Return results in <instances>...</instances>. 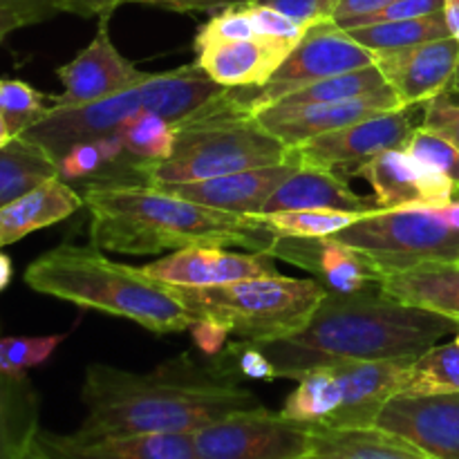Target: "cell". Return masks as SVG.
<instances>
[{"label":"cell","instance_id":"cb8c5ba5","mask_svg":"<svg viewBox=\"0 0 459 459\" xmlns=\"http://www.w3.org/2000/svg\"><path fill=\"white\" fill-rule=\"evenodd\" d=\"M381 291L399 303L459 323L457 260H426L397 272H385L381 276Z\"/></svg>","mask_w":459,"mask_h":459},{"label":"cell","instance_id":"f546056e","mask_svg":"<svg viewBox=\"0 0 459 459\" xmlns=\"http://www.w3.org/2000/svg\"><path fill=\"white\" fill-rule=\"evenodd\" d=\"M350 36L357 39L359 43L366 45L375 54L397 52V49L417 48L429 40L444 39L448 34L446 18L444 12L430 13L421 18H406V21H385L372 22V25L350 27Z\"/></svg>","mask_w":459,"mask_h":459},{"label":"cell","instance_id":"d4e9b609","mask_svg":"<svg viewBox=\"0 0 459 459\" xmlns=\"http://www.w3.org/2000/svg\"><path fill=\"white\" fill-rule=\"evenodd\" d=\"M83 206V195L58 175L45 179L31 191L0 206V247L13 245L30 233L63 222Z\"/></svg>","mask_w":459,"mask_h":459},{"label":"cell","instance_id":"7c38bea8","mask_svg":"<svg viewBox=\"0 0 459 459\" xmlns=\"http://www.w3.org/2000/svg\"><path fill=\"white\" fill-rule=\"evenodd\" d=\"M267 254L312 273V278L325 290V294L354 296L381 290L384 272L377 267L375 260L332 236H273Z\"/></svg>","mask_w":459,"mask_h":459},{"label":"cell","instance_id":"7a4b0ae2","mask_svg":"<svg viewBox=\"0 0 459 459\" xmlns=\"http://www.w3.org/2000/svg\"><path fill=\"white\" fill-rule=\"evenodd\" d=\"M459 323L390 299L381 290L354 296L325 294L314 316L290 339L258 343L276 366L278 379L336 361L417 359Z\"/></svg>","mask_w":459,"mask_h":459},{"label":"cell","instance_id":"11a10c76","mask_svg":"<svg viewBox=\"0 0 459 459\" xmlns=\"http://www.w3.org/2000/svg\"><path fill=\"white\" fill-rule=\"evenodd\" d=\"M22 459H45V457H43V455H39V453H36V451H34V448H31V446H30V451H27V453H25V457H22Z\"/></svg>","mask_w":459,"mask_h":459},{"label":"cell","instance_id":"f5cc1de1","mask_svg":"<svg viewBox=\"0 0 459 459\" xmlns=\"http://www.w3.org/2000/svg\"><path fill=\"white\" fill-rule=\"evenodd\" d=\"M13 139V133L12 128H9V124L4 121V117L0 115V146H4V143H9Z\"/></svg>","mask_w":459,"mask_h":459},{"label":"cell","instance_id":"277c9868","mask_svg":"<svg viewBox=\"0 0 459 459\" xmlns=\"http://www.w3.org/2000/svg\"><path fill=\"white\" fill-rule=\"evenodd\" d=\"M25 282L39 294L126 318L155 334L186 332L195 321L173 285L106 258L94 245L63 242L45 251L27 267Z\"/></svg>","mask_w":459,"mask_h":459},{"label":"cell","instance_id":"9f6ffc18","mask_svg":"<svg viewBox=\"0 0 459 459\" xmlns=\"http://www.w3.org/2000/svg\"><path fill=\"white\" fill-rule=\"evenodd\" d=\"M444 94H446L448 99H453V101L459 103V94H457V92H444Z\"/></svg>","mask_w":459,"mask_h":459},{"label":"cell","instance_id":"5bb4252c","mask_svg":"<svg viewBox=\"0 0 459 459\" xmlns=\"http://www.w3.org/2000/svg\"><path fill=\"white\" fill-rule=\"evenodd\" d=\"M406 108L393 85L384 88L381 92L368 94V97L350 99V101L334 103H307V106H273L263 108L255 112V119L281 139L287 148L300 146L314 137L339 130L343 126L357 124V121L370 119L381 112Z\"/></svg>","mask_w":459,"mask_h":459},{"label":"cell","instance_id":"f907efd6","mask_svg":"<svg viewBox=\"0 0 459 459\" xmlns=\"http://www.w3.org/2000/svg\"><path fill=\"white\" fill-rule=\"evenodd\" d=\"M444 18H446L448 34L459 43V0H444Z\"/></svg>","mask_w":459,"mask_h":459},{"label":"cell","instance_id":"603a6c76","mask_svg":"<svg viewBox=\"0 0 459 459\" xmlns=\"http://www.w3.org/2000/svg\"><path fill=\"white\" fill-rule=\"evenodd\" d=\"M291 49V45L267 39L215 43L197 52V63L222 88H260Z\"/></svg>","mask_w":459,"mask_h":459},{"label":"cell","instance_id":"52a82bcc","mask_svg":"<svg viewBox=\"0 0 459 459\" xmlns=\"http://www.w3.org/2000/svg\"><path fill=\"white\" fill-rule=\"evenodd\" d=\"M175 287V285H173ZM195 318L222 323L251 343L299 334L321 305L325 290L314 278L258 276L222 287H175Z\"/></svg>","mask_w":459,"mask_h":459},{"label":"cell","instance_id":"60d3db41","mask_svg":"<svg viewBox=\"0 0 459 459\" xmlns=\"http://www.w3.org/2000/svg\"><path fill=\"white\" fill-rule=\"evenodd\" d=\"M439 12H444V0H393V3L385 4L384 9L361 18V21L352 22L350 27L372 25V22L385 21H406V18H421ZM350 27H345V30H350Z\"/></svg>","mask_w":459,"mask_h":459},{"label":"cell","instance_id":"b9f144b4","mask_svg":"<svg viewBox=\"0 0 459 459\" xmlns=\"http://www.w3.org/2000/svg\"><path fill=\"white\" fill-rule=\"evenodd\" d=\"M421 126L444 134L451 143L459 148V103L448 99L446 94L424 103V121Z\"/></svg>","mask_w":459,"mask_h":459},{"label":"cell","instance_id":"d590c367","mask_svg":"<svg viewBox=\"0 0 459 459\" xmlns=\"http://www.w3.org/2000/svg\"><path fill=\"white\" fill-rule=\"evenodd\" d=\"M63 334L48 336H3L0 334V372L12 377H27V370L43 366L52 359L58 345L67 339Z\"/></svg>","mask_w":459,"mask_h":459},{"label":"cell","instance_id":"6f0895ef","mask_svg":"<svg viewBox=\"0 0 459 459\" xmlns=\"http://www.w3.org/2000/svg\"><path fill=\"white\" fill-rule=\"evenodd\" d=\"M455 343L459 345V330H457V334H455Z\"/></svg>","mask_w":459,"mask_h":459},{"label":"cell","instance_id":"e575fe53","mask_svg":"<svg viewBox=\"0 0 459 459\" xmlns=\"http://www.w3.org/2000/svg\"><path fill=\"white\" fill-rule=\"evenodd\" d=\"M52 110V97L39 92L21 79H0V115L12 128L13 137L39 124Z\"/></svg>","mask_w":459,"mask_h":459},{"label":"cell","instance_id":"681fc988","mask_svg":"<svg viewBox=\"0 0 459 459\" xmlns=\"http://www.w3.org/2000/svg\"><path fill=\"white\" fill-rule=\"evenodd\" d=\"M21 27H25L21 16H16L13 12H7V9H0V43H3L12 31L21 30Z\"/></svg>","mask_w":459,"mask_h":459},{"label":"cell","instance_id":"ffe728a7","mask_svg":"<svg viewBox=\"0 0 459 459\" xmlns=\"http://www.w3.org/2000/svg\"><path fill=\"white\" fill-rule=\"evenodd\" d=\"M299 166L294 161L263 166V169L240 170V173L222 175V178L200 179V182H179V184H152L166 193L191 200L195 204L211 206V209L229 211V213L249 215L263 211L269 197L276 188L290 178Z\"/></svg>","mask_w":459,"mask_h":459},{"label":"cell","instance_id":"f35d334b","mask_svg":"<svg viewBox=\"0 0 459 459\" xmlns=\"http://www.w3.org/2000/svg\"><path fill=\"white\" fill-rule=\"evenodd\" d=\"M258 39L255 34L254 21L245 4H233V7L222 9L220 13L211 16L197 31L193 48L200 49L209 48L215 43H236V40H251Z\"/></svg>","mask_w":459,"mask_h":459},{"label":"cell","instance_id":"836d02e7","mask_svg":"<svg viewBox=\"0 0 459 459\" xmlns=\"http://www.w3.org/2000/svg\"><path fill=\"white\" fill-rule=\"evenodd\" d=\"M363 215L366 213H352V211H272V213H249V218L267 227L273 236L327 238L348 229Z\"/></svg>","mask_w":459,"mask_h":459},{"label":"cell","instance_id":"91938a15","mask_svg":"<svg viewBox=\"0 0 459 459\" xmlns=\"http://www.w3.org/2000/svg\"><path fill=\"white\" fill-rule=\"evenodd\" d=\"M457 263H459V258H457Z\"/></svg>","mask_w":459,"mask_h":459},{"label":"cell","instance_id":"ba28073f","mask_svg":"<svg viewBox=\"0 0 459 459\" xmlns=\"http://www.w3.org/2000/svg\"><path fill=\"white\" fill-rule=\"evenodd\" d=\"M332 238L363 251L384 273L426 260H457L459 197L446 204L381 209Z\"/></svg>","mask_w":459,"mask_h":459},{"label":"cell","instance_id":"8992f818","mask_svg":"<svg viewBox=\"0 0 459 459\" xmlns=\"http://www.w3.org/2000/svg\"><path fill=\"white\" fill-rule=\"evenodd\" d=\"M287 157L290 148L273 137L255 115L238 110L224 90L200 112L178 124V139L169 160L142 164L139 169L148 186H152L222 178L282 164Z\"/></svg>","mask_w":459,"mask_h":459},{"label":"cell","instance_id":"7bdbcfd3","mask_svg":"<svg viewBox=\"0 0 459 459\" xmlns=\"http://www.w3.org/2000/svg\"><path fill=\"white\" fill-rule=\"evenodd\" d=\"M258 3L269 4L303 25H314V22L332 18L341 0H258Z\"/></svg>","mask_w":459,"mask_h":459},{"label":"cell","instance_id":"d6986e66","mask_svg":"<svg viewBox=\"0 0 459 459\" xmlns=\"http://www.w3.org/2000/svg\"><path fill=\"white\" fill-rule=\"evenodd\" d=\"M31 448L45 459H195L191 435L85 437L39 429Z\"/></svg>","mask_w":459,"mask_h":459},{"label":"cell","instance_id":"4dcf8cb0","mask_svg":"<svg viewBox=\"0 0 459 459\" xmlns=\"http://www.w3.org/2000/svg\"><path fill=\"white\" fill-rule=\"evenodd\" d=\"M459 393V345H433L411 361L399 381V394L424 397V394Z\"/></svg>","mask_w":459,"mask_h":459},{"label":"cell","instance_id":"74e56055","mask_svg":"<svg viewBox=\"0 0 459 459\" xmlns=\"http://www.w3.org/2000/svg\"><path fill=\"white\" fill-rule=\"evenodd\" d=\"M213 368H218L222 375L231 377V379H238V377L251 381L278 379L276 366L267 357V352L258 343L245 339L227 343V348L213 359Z\"/></svg>","mask_w":459,"mask_h":459},{"label":"cell","instance_id":"bcb514c9","mask_svg":"<svg viewBox=\"0 0 459 459\" xmlns=\"http://www.w3.org/2000/svg\"><path fill=\"white\" fill-rule=\"evenodd\" d=\"M134 4H152V7L170 9V12H213V9H227L233 4L254 3V0H128Z\"/></svg>","mask_w":459,"mask_h":459},{"label":"cell","instance_id":"f6af8a7d","mask_svg":"<svg viewBox=\"0 0 459 459\" xmlns=\"http://www.w3.org/2000/svg\"><path fill=\"white\" fill-rule=\"evenodd\" d=\"M0 9H7V12L21 16L25 25H36V22L49 21L52 16L61 13L58 0H0Z\"/></svg>","mask_w":459,"mask_h":459},{"label":"cell","instance_id":"6da1fadb","mask_svg":"<svg viewBox=\"0 0 459 459\" xmlns=\"http://www.w3.org/2000/svg\"><path fill=\"white\" fill-rule=\"evenodd\" d=\"M81 399L85 437L112 435H193L229 415L263 408L251 390L218 368L193 363L186 354L152 372H130L108 363L85 370Z\"/></svg>","mask_w":459,"mask_h":459},{"label":"cell","instance_id":"ab89813d","mask_svg":"<svg viewBox=\"0 0 459 459\" xmlns=\"http://www.w3.org/2000/svg\"><path fill=\"white\" fill-rule=\"evenodd\" d=\"M247 12H249L251 21H254L255 27V34L258 39H267V40H278V43H287L294 48L303 34L307 31L309 25H303V22L294 21V18L285 16L282 12L278 9L269 7V4L258 3H245Z\"/></svg>","mask_w":459,"mask_h":459},{"label":"cell","instance_id":"816d5d0a","mask_svg":"<svg viewBox=\"0 0 459 459\" xmlns=\"http://www.w3.org/2000/svg\"><path fill=\"white\" fill-rule=\"evenodd\" d=\"M12 278H13L12 258H9L7 254H3V251H0V291L7 290L9 282H12Z\"/></svg>","mask_w":459,"mask_h":459},{"label":"cell","instance_id":"3957f363","mask_svg":"<svg viewBox=\"0 0 459 459\" xmlns=\"http://www.w3.org/2000/svg\"><path fill=\"white\" fill-rule=\"evenodd\" d=\"M90 240L110 254L155 255L186 247L267 251L273 233L249 215L195 204L157 186L88 188Z\"/></svg>","mask_w":459,"mask_h":459},{"label":"cell","instance_id":"db71d44e","mask_svg":"<svg viewBox=\"0 0 459 459\" xmlns=\"http://www.w3.org/2000/svg\"><path fill=\"white\" fill-rule=\"evenodd\" d=\"M446 92H457L459 94V65H457V72H455V79H453L451 88H448Z\"/></svg>","mask_w":459,"mask_h":459},{"label":"cell","instance_id":"ee69618b","mask_svg":"<svg viewBox=\"0 0 459 459\" xmlns=\"http://www.w3.org/2000/svg\"><path fill=\"white\" fill-rule=\"evenodd\" d=\"M188 330H191L195 348L211 359H215L224 348H227L229 334H231L229 327H224L222 323L209 321V318H195Z\"/></svg>","mask_w":459,"mask_h":459},{"label":"cell","instance_id":"484cf974","mask_svg":"<svg viewBox=\"0 0 459 459\" xmlns=\"http://www.w3.org/2000/svg\"><path fill=\"white\" fill-rule=\"evenodd\" d=\"M312 459H435L408 439L379 429H314Z\"/></svg>","mask_w":459,"mask_h":459},{"label":"cell","instance_id":"2e32d148","mask_svg":"<svg viewBox=\"0 0 459 459\" xmlns=\"http://www.w3.org/2000/svg\"><path fill=\"white\" fill-rule=\"evenodd\" d=\"M375 426L408 439L435 459H459V393L394 394Z\"/></svg>","mask_w":459,"mask_h":459},{"label":"cell","instance_id":"44dd1931","mask_svg":"<svg viewBox=\"0 0 459 459\" xmlns=\"http://www.w3.org/2000/svg\"><path fill=\"white\" fill-rule=\"evenodd\" d=\"M415 359H385V361H336L343 406L332 429H368L377 424V417L385 403L399 394L403 370Z\"/></svg>","mask_w":459,"mask_h":459},{"label":"cell","instance_id":"9a60e30c","mask_svg":"<svg viewBox=\"0 0 459 459\" xmlns=\"http://www.w3.org/2000/svg\"><path fill=\"white\" fill-rule=\"evenodd\" d=\"M143 273L175 287H222L258 276H276V258L267 251L236 254L222 247H186L151 264Z\"/></svg>","mask_w":459,"mask_h":459},{"label":"cell","instance_id":"8d00e7d4","mask_svg":"<svg viewBox=\"0 0 459 459\" xmlns=\"http://www.w3.org/2000/svg\"><path fill=\"white\" fill-rule=\"evenodd\" d=\"M403 151L429 169L437 170L439 175L451 179L459 195V148L455 143H451L444 134L435 133L426 126H415Z\"/></svg>","mask_w":459,"mask_h":459},{"label":"cell","instance_id":"5b68a950","mask_svg":"<svg viewBox=\"0 0 459 459\" xmlns=\"http://www.w3.org/2000/svg\"><path fill=\"white\" fill-rule=\"evenodd\" d=\"M224 90L227 88L215 83L195 61L161 74H148L133 88L121 90L101 101L74 108H52L21 137L34 142L56 161L74 143L115 133L126 119L139 112H155L170 124H182Z\"/></svg>","mask_w":459,"mask_h":459},{"label":"cell","instance_id":"680465c9","mask_svg":"<svg viewBox=\"0 0 459 459\" xmlns=\"http://www.w3.org/2000/svg\"><path fill=\"white\" fill-rule=\"evenodd\" d=\"M303 459H312V457H303Z\"/></svg>","mask_w":459,"mask_h":459},{"label":"cell","instance_id":"e0dca14e","mask_svg":"<svg viewBox=\"0 0 459 459\" xmlns=\"http://www.w3.org/2000/svg\"><path fill=\"white\" fill-rule=\"evenodd\" d=\"M377 67L403 106H424L451 88L459 65V43L453 36L417 48L377 54Z\"/></svg>","mask_w":459,"mask_h":459},{"label":"cell","instance_id":"8fae6325","mask_svg":"<svg viewBox=\"0 0 459 459\" xmlns=\"http://www.w3.org/2000/svg\"><path fill=\"white\" fill-rule=\"evenodd\" d=\"M420 106L397 108L370 119L343 126L339 130L314 137L290 148L287 160L303 169L332 170L341 178H352L354 170L368 160L390 148H403L415 130L412 117Z\"/></svg>","mask_w":459,"mask_h":459},{"label":"cell","instance_id":"c3c4849f","mask_svg":"<svg viewBox=\"0 0 459 459\" xmlns=\"http://www.w3.org/2000/svg\"><path fill=\"white\" fill-rule=\"evenodd\" d=\"M124 3L128 0H58V12L74 13L81 18H110V13Z\"/></svg>","mask_w":459,"mask_h":459},{"label":"cell","instance_id":"9c48e42d","mask_svg":"<svg viewBox=\"0 0 459 459\" xmlns=\"http://www.w3.org/2000/svg\"><path fill=\"white\" fill-rule=\"evenodd\" d=\"M375 63L377 54L372 49L352 39L339 22L327 18L307 27L303 39L294 45L267 83L260 88H231L227 90V97L238 110L255 115L314 81L363 70Z\"/></svg>","mask_w":459,"mask_h":459},{"label":"cell","instance_id":"f1b7e54d","mask_svg":"<svg viewBox=\"0 0 459 459\" xmlns=\"http://www.w3.org/2000/svg\"><path fill=\"white\" fill-rule=\"evenodd\" d=\"M56 178V161L25 137L0 146V206L31 191L45 179Z\"/></svg>","mask_w":459,"mask_h":459},{"label":"cell","instance_id":"83f0119b","mask_svg":"<svg viewBox=\"0 0 459 459\" xmlns=\"http://www.w3.org/2000/svg\"><path fill=\"white\" fill-rule=\"evenodd\" d=\"M296 381L299 385L282 403V415L314 429H332L343 406V385L334 363L312 368Z\"/></svg>","mask_w":459,"mask_h":459},{"label":"cell","instance_id":"30bf717a","mask_svg":"<svg viewBox=\"0 0 459 459\" xmlns=\"http://www.w3.org/2000/svg\"><path fill=\"white\" fill-rule=\"evenodd\" d=\"M314 426L267 408L242 411L191 435L195 459H303L312 451Z\"/></svg>","mask_w":459,"mask_h":459},{"label":"cell","instance_id":"4fadbf2b","mask_svg":"<svg viewBox=\"0 0 459 459\" xmlns=\"http://www.w3.org/2000/svg\"><path fill=\"white\" fill-rule=\"evenodd\" d=\"M56 76L63 92L52 97V108H74L133 88L134 83L146 79L148 72L139 70L115 48L108 31V18H101L88 48L81 49L70 63L56 67Z\"/></svg>","mask_w":459,"mask_h":459},{"label":"cell","instance_id":"4316f807","mask_svg":"<svg viewBox=\"0 0 459 459\" xmlns=\"http://www.w3.org/2000/svg\"><path fill=\"white\" fill-rule=\"evenodd\" d=\"M39 397L27 377L0 372V459H22L39 433Z\"/></svg>","mask_w":459,"mask_h":459},{"label":"cell","instance_id":"7402d4cb","mask_svg":"<svg viewBox=\"0 0 459 459\" xmlns=\"http://www.w3.org/2000/svg\"><path fill=\"white\" fill-rule=\"evenodd\" d=\"M384 206L375 197H363L348 184V179L332 170L299 169L276 188L263 211H352V213H377Z\"/></svg>","mask_w":459,"mask_h":459},{"label":"cell","instance_id":"d6a6232c","mask_svg":"<svg viewBox=\"0 0 459 459\" xmlns=\"http://www.w3.org/2000/svg\"><path fill=\"white\" fill-rule=\"evenodd\" d=\"M115 133L139 164H152L173 155L178 126L155 112H139L126 119Z\"/></svg>","mask_w":459,"mask_h":459},{"label":"cell","instance_id":"ac0fdd59","mask_svg":"<svg viewBox=\"0 0 459 459\" xmlns=\"http://www.w3.org/2000/svg\"><path fill=\"white\" fill-rule=\"evenodd\" d=\"M352 178H361L375 191L384 209L411 204H446L457 191L444 175L408 155L403 148H390L359 166Z\"/></svg>","mask_w":459,"mask_h":459},{"label":"cell","instance_id":"7dc6e473","mask_svg":"<svg viewBox=\"0 0 459 459\" xmlns=\"http://www.w3.org/2000/svg\"><path fill=\"white\" fill-rule=\"evenodd\" d=\"M390 3H393V0H341V3L336 4L334 13H332V21L339 22L345 30V27H350L352 22L379 12V9H384L385 4Z\"/></svg>","mask_w":459,"mask_h":459},{"label":"cell","instance_id":"1f68e13d","mask_svg":"<svg viewBox=\"0 0 459 459\" xmlns=\"http://www.w3.org/2000/svg\"><path fill=\"white\" fill-rule=\"evenodd\" d=\"M384 88H388V81L384 79L379 67L368 65L363 70L345 72V74L330 76V79L314 81V83L287 94V97H282L276 103H281V106H307V103L350 101V99L381 92Z\"/></svg>","mask_w":459,"mask_h":459}]
</instances>
